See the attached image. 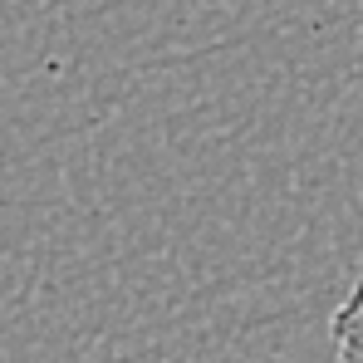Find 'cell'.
<instances>
[{
    "label": "cell",
    "mask_w": 363,
    "mask_h": 363,
    "mask_svg": "<svg viewBox=\"0 0 363 363\" xmlns=\"http://www.w3.org/2000/svg\"><path fill=\"white\" fill-rule=\"evenodd\" d=\"M329 344H334L339 363H363V260H359V275H354L349 295L339 300L334 319H329Z\"/></svg>",
    "instance_id": "obj_1"
}]
</instances>
